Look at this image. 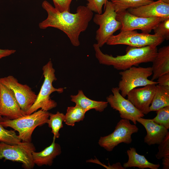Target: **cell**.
Listing matches in <instances>:
<instances>
[{"mask_svg":"<svg viewBox=\"0 0 169 169\" xmlns=\"http://www.w3.org/2000/svg\"><path fill=\"white\" fill-rule=\"evenodd\" d=\"M157 115L152 120L167 129H169V106L160 109L157 111Z\"/></svg>","mask_w":169,"mask_h":169,"instance_id":"cell-26","label":"cell"},{"mask_svg":"<svg viewBox=\"0 0 169 169\" xmlns=\"http://www.w3.org/2000/svg\"><path fill=\"white\" fill-rule=\"evenodd\" d=\"M156 85L150 84L133 89L127 94V99L142 113L146 115L150 112L149 107L155 92Z\"/></svg>","mask_w":169,"mask_h":169,"instance_id":"cell-14","label":"cell"},{"mask_svg":"<svg viewBox=\"0 0 169 169\" xmlns=\"http://www.w3.org/2000/svg\"><path fill=\"white\" fill-rule=\"evenodd\" d=\"M138 130L136 125L131 124L130 120L122 119L117 123L113 132L100 137L98 144L107 151H112L120 143H131L132 135L137 132Z\"/></svg>","mask_w":169,"mask_h":169,"instance_id":"cell-9","label":"cell"},{"mask_svg":"<svg viewBox=\"0 0 169 169\" xmlns=\"http://www.w3.org/2000/svg\"><path fill=\"white\" fill-rule=\"evenodd\" d=\"M55 140L53 138L51 144L43 151L39 152H33L32 157L35 164L38 166L44 165L51 166L52 165L54 159L61 153L60 146L55 142Z\"/></svg>","mask_w":169,"mask_h":169,"instance_id":"cell-17","label":"cell"},{"mask_svg":"<svg viewBox=\"0 0 169 169\" xmlns=\"http://www.w3.org/2000/svg\"><path fill=\"white\" fill-rule=\"evenodd\" d=\"M64 116L63 113L59 111L56 114L49 113V117L47 123L52 129L51 132L54 135V138H59L60 136L59 131L63 127V122Z\"/></svg>","mask_w":169,"mask_h":169,"instance_id":"cell-24","label":"cell"},{"mask_svg":"<svg viewBox=\"0 0 169 169\" xmlns=\"http://www.w3.org/2000/svg\"><path fill=\"white\" fill-rule=\"evenodd\" d=\"M157 79V84L169 87V72L161 75Z\"/></svg>","mask_w":169,"mask_h":169,"instance_id":"cell-31","label":"cell"},{"mask_svg":"<svg viewBox=\"0 0 169 169\" xmlns=\"http://www.w3.org/2000/svg\"><path fill=\"white\" fill-rule=\"evenodd\" d=\"M42 6L48 16L39 23L40 28L53 27L59 29L67 35L74 46H79V35L87 29L93 18V12L86 6H79L74 13L68 11L60 12L46 0L43 2Z\"/></svg>","mask_w":169,"mask_h":169,"instance_id":"cell-1","label":"cell"},{"mask_svg":"<svg viewBox=\"0 0 169 169\" xmlns=\"http://www.w3.org/2000/svg\"><path fill=\"white\" fill-rule=\"evenodd\" d=\"M35 151V147L31 142L22 141L13 145L0 142V159L9 160L22 163L25 169H32L35 165L32 152Z\"/></svg>","mask_w":169,"mask_h":169,"instance_id":"cell-8","label":"cell"},{"mask_svg":"<svg viewBox=\"0 0 169 169\" xmlns=\"http://www.w3.org/2000/svg\"><path fill=\"white\" fill-rule=\"evenodd\" d=\"M116 15L112 3L108 0L105 5L104 12L95 15L93 22L99 26L96 31L95 39L100 48L106 44L115 32L120 29L121 23L116 19Z\"/></svg>","mask_w":169,"mask_h":169,"instance_id":"cell-5","label":"cell"},{"mask_svg":"<svg viewBox=\"0 0 169 169\" xmlns=\"http://www.w3.org/2000/svg\"><path fill=\"white\" fill-rule=\"evenodd\" d=\"M22 141L15 130H6L0 123V142L13 145L20 143Z\"/></svg>","mask_w":169,"mask_h":169,"instance_id":"cell-25","label":"cell"},{"mask_svg":"<svg viewBox=\"0 0 169 169\" xmlns=\"http://www.w3.org/2000/svg\"><path fill=\"white\" fill-rule=\"evenodd\" d=\"M116 13L150 3L154 0H110Z\"/></svg>","mask_w":169,"mask_h":169,"instance_id":"cell-23","label":"cell"},{"mask_svg":"<svg viewBox=\"0 0 169 169\" xmlns=\"http://www.w3.org/2000/svg\"><path fill=\"white\" fill-rule=\"evenodd\" d=\"M127 154L128 160L123 165L125 169L136 167L142 169L147 168L158 169L160 166L159 164H153L149 162L144 156L138 154L134 147H130L127 151Z\"/></svg>","mask_w":169,"mask_h":169,"instance_id":"cell-20","label":"cell"},{"mask_svg":"<svg viewBox=\"0 0 169 169\" xmlns=\"http://www.w3.org/2000/svg\"><path fill=\"white\" fill-rule=\"evenodd\" d=\"M86 111L78 105L67 107L64 121L68 125L73 126L76 122L82 121Z\"/></svg>","mask_w":169,"mask_h":169,"instance_id":"cell-22","label":"cell"},{"mask_svg":"<svg viewBox=\"0 0 169 169\" xmlns=\"http://www.w3.org/2000/svg\"><path fill=\"white\" fill-rule=\"evenodd\" d=\"M25 115L12 91L0 82V117L14 120Z\"/></svg>","mask_w":169,"mask_h":169,"instance_id":"cell-13","label":"cell"},{"mask_svg":"<svg viewBox=\"0 0 169 169\" xmlns=\"http://www.w3.org/2000/svg\"><path fill=\"white\" fill-rule=\"evenodd\" d=\"M111 91L113 94L106 97L108 103L113 109L119 112L122 119L128 120L136 124L137 119L143 117L145 115L121 95L118 87L113 88Z\"/></svg>","mask_w":169,"mask_h":169,"instance_id":"cell-12","label":"cell"},{"mask_svg":"<svg viewBox=\"0 0 169 169\" xmlns=\"http://www.w3.org/2000/svg\"><path fill=\"white\" fill-rule=\"evenodd\" d=\"M116 13V19L121 23L120 31L139 29L142 33H149L159 22L166 19L138 17L130 13L127 10Z\"/></svg>","mask_w":169,"mask_h":169,"instance_id":"cell-10","label":"cell"},{"mask_svg":"<svg viewBox=\"0 0 169 169\" xmlns=\"http://www.w3.org/2000/svg\"><path fill=\"white\" fill-rule=\"evenodd\" d=\"M44 80L37 98L32 106L28 110L26 115H29L38 110L39 109L48 111L56 107L57 103L50 98V95L53 92H57L62 93L64 88H55L53 85V82L57 80L55 72L51 60H49L42 68Z\"/></svg>","mask_w":169,"mask_h":169,"instance_id":"cell-4","label":"cell"},{"mask_svg":"<svg viewBox=\"0 0 169 169\" xmlns=\"http://www.w3.org/2000/svg\"><path fill=\"white\" fill-rule=\"evenodd\" d=\"M93 46L95 57L100 64L112 66L118 70H124L133 66H137L141 63L152 62L158 50L155 46L141 48L128 46L125 54L114 57L104 54L97 44H94Z\"/></svg>","mask_w":169,"mask_h":169,"instance_id":"cell-2","label":"cell"},{"mask_svg":"<svg viewBox=\"0 0 169 169\" xmlns=\"http://www.w3.org/2000/svg\"><path fill=\"white\" fill-rule=\"evenodd\" d=\"M119 74L121 76V79L118 87L121 95L124 97L131 90L136 87L150 84H157L156 82L148 79L152 74L151 67L133 66L120 72Z\"/></svg>","mask_w":169,"mask_h":169,"instance_id":"cell-7","label":"cell"},{"mask_svg":"<svg viewBox=\"0 0 169 169\" xmlns=\"http://www.w3.org/2000/svg\"><path fill=\"white\" fill-rule=\"evenodd\" d=\"M154 34L163 38L164 39H169V18L159 22L154 28Z\"/></svg>","mask_w":169,"mask_h":169,"instance_id":"cell-27","label":"cell"},{"mask_svg":"<svg viewBox=\"0 0 169 169\" xmlns=\"http://www.w3.org/2000/svg\"><path fill=\"white\" fill-rule=\"evenodd\" d=\"M159 145L158 151L156 155V158L160 159L169 156V132Z\"/></svg>","mask_w":169,"mask_h":169,"instance_id":"cell-28","label":"cell"},{"mask_svg":"<svg viewBox=\"0 0 169 169\" xmlns=\"http://www.w3.org/2000/svg\"><path fill=\"white\" fill-rule=\"evenodd\" d=\"M70 98L72 101L86 112L94 109L96 111L102 112L107 107L108 104L107 101H97L89 99L82 90H79L76 95H71Z\"/></svg>","mask_w":169,"mask_h":169,"instance_id":"cell-19","label":"cell"},{"mask_svg":"<svg viewBox=\"0 0 169 169\" xmlns=\"http://www.w3.org/2000/svg\"><path fill=\"white\" fill-rule=\"evenodd\" d=\"M116 35H113L106 44L114 45L124 44L136 48L149 46H157L164 40L161 37L156 34L139 33L136 30L121 31Z\"/></svg>","mask_w":169,"mask_h":169,"instance_id":"cell-6","label":"cell"},{"mask_svg":"<svg viewBox=\"0 0 169 169\" xmlns=\"http://www.w3.org/2000/svg\"><path fill=\"white\" fill-rule=\"evenodd\" d=\"M0 82L12 91L20 108L26 114L37 95L28 85L20 83L13 76L0 78Z\"/></svg>","mask_w":169,"mask_h":169,"instance_id":"cell-11","label":"cell"},{"mask_svg":"<svg viewBox=\"0 0 169 169\" xmlns=\"http://www.w3.org/2000/svg\"><path fill=\"white\" fill-rule=\"evenodd\" d=\"M3 117H0V123L1 121H2L3 120Z\"/></svg>","mask_w":169,"mask_h":169,"instance_id":"cell-35","label":"cell"},{"mask_svg":"<svg viewBox=\"0 0 169 169\" xmlns=\"http://www.w3.org/2000/svg\"><path fill=\"white\" fill-rule=\"evenodd\" d=\"M16 51L14 49H0V59L13 54Z\"/></svg>","mask_w":169,"mask_h":169,"instance_id":"cell-32","label":"cell"},{"mask_svg":"<svg viewBox=\"0 0 169 169\" xmlns=\"http://www.w3.org/2000/svg\"><path fill=\"white\" fill-rule=\"evenodd\" d=\"M162 169H169V156L166 157L162 159Z\"/></svg>","mask_w":169,"mask_h":169,"instance_id":"cell-33","label":"cell"},{"mask_svg":"<svg viewBox=\"0 0 169 169\" xmlns=\"http://www.w3.org/2000/svg\"><path fill=\"white\" fill-rule=\"evenodd\" d=\"M88 3L87 7L92 12L98 14L102 13V8L104 5L108 0H86Z\"/></svg>","mask_w":169,"mask_h":169,"instance_id":"cell-29","label":"cell"},{"mask_svg":"<svg viewBox=\"0 0 169 169\" xmlns=\"http://www.w3.org/2000/svg\"><path fill=\"white\" fill-rule=\"evenodd\" d=\"M164 2L169 4V0H162Z\"/></svg>","mask_w":169,"mask_h":169,"instance_id":"cell-34","label":"cell"},{"mask_svg":"<svg viewBox=\"0 0 169 169\" xmlns=\"http://www.w3.org/2000/svg\"><path fill=\"white\" fill-rule=\"evenodd\" d=\"M127 10L130 13L138 17L169 18V4L162 0L153 1L148 4Z\"/></svg>","mask_w":169,"mask_h":169,"instance_id":"cell-15","label":"cell"},{"mask_svg":"<svg viewBox=\"0 0 169 169\" xmlns=\"http://www.w3.org/2000/svg\"><path fill=\"white\" fill-rule=\"evenodd\" d=\"M151 67L154 81L161 75L169 72V46H163L157 50V55Z\"/></svg>","mask_w":169,"mask_h":169,"instance_id":"cell-18","label":"cell"},{"mask_svg":"<svg viewBox=\"0 0 169 169\" xmlns=\"http://www.w3.org/2000/svg\"><path fill=\"white\" fill-rule=\"evenodd\" d=\"M149 107L150 111H156L169 106V87L156 85L155 92Z\"/></svg>","mask_w":169,"mask_h":169,"instance_id":"cell-21","label":"cell"},{"mask_svg":"<svg viewBox=\"0 0 169 169\" xmlns=\"http://www.w3.org/2000/svg\"><path fill=\"white\" fill-rule=\"evenodd\" d=\"M49 113L48 111L41 109L14 120L3 117L0 123L4 127H10L17 131L22 141L31 142L34 129L37 126L47 123Z\"/></svg>","mask_w":169,"mask_h":169,"instance_id":"cell-3","label":"cell"},{"mask_svg":"<svg viewBox=\"0 0 169 169\" xmlns=\"http://www.w3.org/2000/svg\"><path fill=\"white\" fill-rule=\"evenodd\" d=\"M137 122L142 125L146 131L147 134L144 141L148 145H159L169 132L168 129L151 119L140 117L137 119Z\"/></svg>","mask_w":169,"mask_h":169,"instance_id":"cell-16","label":"cell"},{"mask_svg":"<svg viewBox=\"0 0 169 169\" xmlns=\"http://www.w3.org/2000/svg\"><path fill=\"white\" fill-rule=\"evenodd\" d=\"M54 7L60 12H70V6L73 0H52Z\"/></svg>","mask_w":169,"mask_h":169,"instance_id":"cell-30","label":"cell"}]
</instances>
